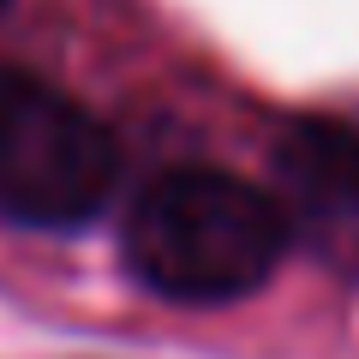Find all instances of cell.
Wrapping results in <instances>:
<instances>
[{"label": "cell", "mask_w": 359, "mask_h": 359, "mask_svg": "<svg viewBox=\"0 0 359 359\" xmlns=\"http://www.w3.org/2000/svg\"><path fill=\"white\" fill-rule=\"evenodd\" d=\"M269 174L294 240H306L335 276H359V126L294 120L269 150Z\"/></svg>", "instance_id": "obj_3"}, {"label": "cell", "mask_w": 359, "mask_h": 359, "mask_svg": "<svg viewBox=\"0 0 359 359\" xmlns=\"http://www.w3.org/2000/svg\"><path fill=\"white\" fill-rule=\"evenodd\" d=\"M0 6H6V0H0Z\"/></svg>", "instance_id": "obj_4"}, {"label": "cell", "mask_w": 359, "mask_h": 359, "mask_svg": "<svg viewBox=\"0 0 359 359\" xmlns=\"http://www.w3.org/2000/svg\"><path fill=\"white\" fill-rule=\"evenodd\" d=\"M294 222L269 186L228 168H168L126 204L120 257L144 294L168 306H233L282 269Z\"/></svg>", "instance_id": "obj_1"}, {"label": "cell", "mask_w": 359, "mask_h": 359, "mask_svg": "<svg viewBox=\"0 0 359 359\" xmlns=\"http://www.w3.org/2000/svg\"><path fill=\"white\" fill-rule=\"evenodd\" d=\"M120 180L114 132L30 72H0V222L72 233L108 210Z\"/></svg>", "instance_id": "obj_2"}]
</instances>
